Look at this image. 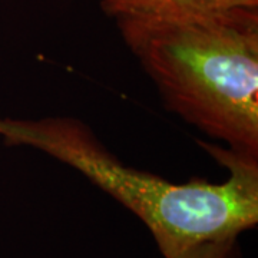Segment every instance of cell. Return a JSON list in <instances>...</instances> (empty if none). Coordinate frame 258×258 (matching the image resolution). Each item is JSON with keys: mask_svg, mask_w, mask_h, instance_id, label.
Here are the masks:
<instances>
[{"mask_svg": "<svg viewBox=\"0 0 258 258\" xmlns=\"http://www.w3.org/2000/svg\"><path fill=\"white\" fill-rule=\"evenodd\" d=\"M166 109L228 149L258 155V8H108Z\"/></svg>", "mask_w": 258, "mask_h": 258, "instance_id": "obj_1", "label": "cell"}, {"mask_svg": "<svg viewBox=\"0 0 258 258\" xmlns=\"http://www.w3.org/2000/svg\"><path fill=\"white\" fill-rule=\"evenodd\" d=\"M0 138L55 158L109 194L147 225L164 258L214 241L238 238L258 224V155L198 141L227 168L222 182L176 184L120 162L83 120L72 116L0 118Z\"/></svg>", "mask_w": 258, "mask_h": 258, "instance_id": "obj_2", "label": "cell"}, {"mask_svg": "<svg viewBox=\"0 0 258 258\" xmlns=\"http://www.w3.org/2000/svg\"><path fill=\"white\" fill-rule=\"evenodd\" d=\"M101 9L108 8H144V9L208 10L249 6L258 8V0H101Z\"/></svg>", "mask_w": 258, "mask_h": 258, "instance_id": "obj_3", "label": "cell"}, {"mask_svg": "<svg viewBox=\"0 0 258 258\" xmlns=\"http://www.w3.org/2000/svg\"><path fill=\"white\" fill-rule=\"evenodd\" d=\"M174 258H240L238 238L201 244Z\"/></svg>", "mask_w": 258, "mask_h": 258, "instance_id": "obj_4", "label": "cell"}]
</instances>
